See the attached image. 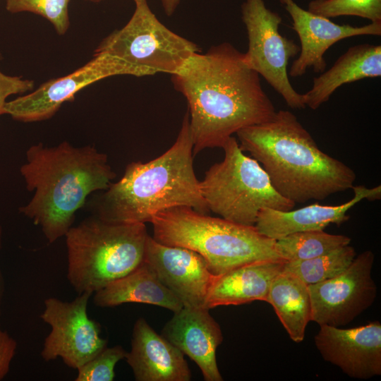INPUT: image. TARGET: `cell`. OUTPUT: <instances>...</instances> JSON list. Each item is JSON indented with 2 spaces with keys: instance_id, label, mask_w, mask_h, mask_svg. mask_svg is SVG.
<instances>
[{
  "instance_id": "cell-1",
  "label": "cell",
  "mask_w": 381,
  "mask_h": 381,
  "mask_svg": "<svg viewBox=\"0 0 381 381\" xmlns=\"http://www.w3.org/2000/svg\"><path fill=\"white\" fill-rule=\"evenodd\" d=\"M171 75L174 87L188 102L193 155L222 147L233 134L270 120L276 112L260 75L229 42L194 53Z\"/></svg>"
},
{
  "instance_id": "cell-2",
  "label": "cell",
  "mask_w": 381,
  "mask_h": 381,
  "mask_svg": "<svg viewBox=\"0 0 381 381\" xmlns=\"http://www.w3.org/2000/svg\"><path fill=\"white\" fill-rule=\"evenodd\" d=\"M236 135L241 149L261 164L277 192L294 203L322 200L353 186L354 171L321 150L290 111H276Z\"/></svg>"
},
{
  "instance_id": "cell-3",
  "label": "cell",
  "mask_w": 381,
  "mask_h": 381,
  "mask_svg": "<svg viewBox=\"0 0 381 381\" xmlns=\"http://www.w3.org/2000/svg\"><path fill=\"white\" fill-rule=\"evenodd\" d=\"M20 173L33 196L19 212L41 228L49 243L64 236L87 197L107 189L116 177L107 155L67 141L31 145Z\"/></svg>"
},
{
  "instance_id": "cell-4",
  "label": "cell",
  "mask_w": 381,
  "mask_h": 381,
  "mask_svg": "<svg viewBox=\"0 0 381 381\" xmlns=\"http://www.w3.org/2000/svg\"><path fill=\"white\" fill-rule=\"evenodd\" d=\"M92 203L95 215L120 222L145 224L157 213L178 206L209 213L193 169L188 111L169 149L149 162L128 164L123 176Z\"/></svg>"
},
{
  "instance_id": "cell-5",
  "label": "cell",
  "mask_w": 381,
  "mask_h": 381,
  "mask_svg": "<svg viewBox=\"0 0 381 381\" xmlns=\"http://www.w3.org/2000/svg\"><path fill=\"white\" fill-rule=\"evenodd\" d=\"M150 222L155 240L197 252L214 276L259 260L285 262L277 251L275 240L260 234L255 226L211 217L190 207L165 210Z\"/></svg>"
},
{
  "instance_id": "cell-6",
  "label": "cell",
  "mask_w": 381,
  "mask_h": 381,
  "mask_svg": "<svg viewBox=\"0 0 381 381\" xmlns=\"http://www.w3.org/2000/svg\"><path fill=\"white\" fill-rule=\"evenodd\" d=\"M145 223L120 222L95 214L65 234L67 279L80 294H94L136 269L148 236Z\"/></svg>"
},
{
  "instance_id": "cell-7",
  "label": "cell",
  "mask_w": 381,
  "mask_h": 381,
  "mask_svg": "<svg viewBox=\"0 0 381 381\" xmlns=\"http://www.w3.org/2000/svg\"><path fill=\"white\" fill-rule=\"evenodd\" d=\"M224 157L206 171L200 190L210 210L226 220L255 226L262 208L292 210L296 203L273 188L260 163L243 153L231 136L222 145Z\"/></svg>"
},
{
  "instance_id": "cell-8",
  "label": "cell",
  "mask_w": 381,
  "mask_h": 381,
  "mask_svg": "<svg viewBox=\"0 0 381 381\" xmlns=\"http://www.w3.org/2000/svg\"><path fill=\"white\" fill-rule=\"evenodd\" d=\"M128 22L104 37L95 53H106L131 67L136 77L157 73L173 74L192 54L200 52L194 42L177 35L156 17L147 0H133Z\"/></svg>"
},
{
  "instance_id": "cell-9",
  "label": "cell",
  "mask_w": 381,
  "mask_h": 381,
  "mask_svg": "<svg viewBox=\"0 0 381 381\" xmlns=\"http://www.w3.org/2000/svg\"><path fill=\"white\" fill-rule=\"evenodd\" d=\"M241 19L248 40L244 53L248 66L263 77L290 108H306L303 94L295 90L288 73L289 60L299 54L300 47L279 33L281 16L269 9L264 0H245Z\"/></svg>"
},
{
  "instance_id": "cell-10",
  "label": "cell",
  "mask_w": 381,
  "mask_h": 381,
  "mask_svg": "<svg viewBox=\"0 0 381 381\" xmlns=\"http://www.w3.org/2000/svg\"><path fill=\"white\" fill-rule=\"evenodd\" d=\"M92 295L84 292L71 302L54 297L45 299L40 317L51 332L41 351L44 361L60 357L68 367L77 370L107 346V340L100 336V325L87 313Z\"/></svg>"
},
{
  "instance_id": "cell-11",
  "label": "cell",
  "mask_w": 381,
  "mask_h": 381,
  "mask_svg": "<svg viewBox=\"0 0 381 381\" xmlns=\"http://www.w3.org/2000/svg\"><path fill=\"white\" fill-rule=\"evenodd\" d=\"M375 255L365 250L356 255L349 267L329 279L308 285L311 321L320 325L341 327L370 307L377 296L372 277Z\"/></svg>"
},
{
  "instance_id": "cell-12",
  "label": "cell",
  "mask_w": 381,
  "mask_h": 381,
  "mask_svg": "<svg viewBox=\"0 0 381 381\" xmlns=\"http://www.w3.org/2000/svg\"><path fill=\"white\" fill-rule=\"evenodd\" d=\"M119 75L135 76V73L128 65L108 54L95 53L92 59L71 73L49 80L31 92L7 101L4 114L25 123L47 120L80 90Z\"/></svg>"
},
{
  "instance_id": "cell-13",
  "label": "cell",
  "mask_w": 381,
  "mask_h": 381,
  "mask_svg": "<svg viewBox=\"0 0 381 381\" xmlns=\"http://www.w3.org/2000/svg\"><path fill=\"white\" fill-rule=\"evenodd\" d=\"M143 261L183 307L205 308L214 275L199 253L160 243L148 235Z\"/></svg>"
},
{
  "instance_id": "cell-14",
  "label": "cell",
  "mask_w": 381,
  "mask_h": 381,
  "mask_svg": "<svg viewBox=\"0 0 381 381\" xmlns=\"http://www.w3.org/2000/svg\"><path fill=\"white\" fill-rule=\"evenodd\" d=\"M314 337L325 361L351 378L368 380L381 375V323L341 328L320 325Z\"/></svg>"
},
{
  "instance_id": "cell-15",
  "label": "cell",
  "mask_w": 381,
  "mask_h": 381,
  "mask_svg": "<svg viewBox=\"0 0 381 381\" xmlns=\"http://www.w3.org/2000/svg\"><path fill=\"white\" fill-rule=\"evenodd\" d=\"M292 20V28L301 42L298 57L288 72L289 76L301 77L312 68L315 73L326 68L324 54L337 42L360 35H381V21L363 26L339 25L329 18L314 14L299 6L294 0H278Z\"/></svg>"
},
{
  "instance_id": "cell-16",
  "label": "cell",
  "mask_w": 381,
  "mask_h": 381,
  "mask_svg": "<svg viewBox=\"0 0 381 381\" xmlns=\"http://www.w3.org/2000/svg\"><path fill=\"white\" fill-rule=\"evenodd\" d=\"M161 334L198 365L205 381L223 380L216 359L223 334L209 309L183 307L174 313Z\"/></svg>"
},
{
  "instance_id": "cell-17",
  "label": "cell",
  "mask_w": 381,
  "mask_h": 381,
  "mask_svg": "<svg viewBox=\"0 0 381 381\" xmlns=\"http://www.w3.org/2000/svg\"><path fill=\"white\" fill-rule=\"evenodd\" d=\"M126 361L137 381H189L191 372L184 354L143 318L133 326Z\"/></svg>"
},
{
  "instance_id": "cell-18",
  "label": "cell",
  "mask_w": 381,
  "mask_h": 381,
  "mask_svg": "<svg viewBox=\"0 0 381 381\" xmlns=\"http://www.w3.org/2000/svg\"><path fill=\"white\" fill-rule=\"evenodd\" d=\"M351 188L353 198L339 205L314 203L288 211L262 208L258 214L255 226L260 234L274 240L296 232L324 230L331 224L339 226L346 222L349 218L347 212L363 199L373 201L381 198V186L367 188L360 185Z\"/></svg>"
},
{
  "instance_id": "cell-19",
  "label": "cell",
  "mask_w": 381,
  "mask_h": 381,
  "mask_svg": "<svg viewBox=\"0 0 381 381\" xmlns=\"http://www.w3.org/2000/svg\"><path fill=\"white\" fill-rule=\"evenodd\" d=\"M285 262L259 260L214 276L205 303L207 309L267 301L272 281Z\"/></svg>"
},
{
  "instance_id": "cell-20",
  "label": "cell",
  "mask_w": 381,
  "mask_h": 381,
  "mask_svg": "<svg viewBox=\"0 0 381 381\" xmlns=\"http://www.w3.org/2000/svg\"><path fill=\"white\" fill-rule=\"evenodd\" d=\"M381 75V46L361 44L349 47L332 66L314 78L311 89L303 94L306 107L313 110L327 102L346 83Z\"/></svg>"
},
{
  "instance_id": "cell-21",
  "label": "cell",
  "mask_w": 381,
  "mask_h": 381,
  "mask_svg": "<svg viewBox=\"0 0 381 381\" xmlns=\"http://www.w3.org/2000/svg\"><path fill=\"white\" fill-rule=\"evenodd\" d=\"M94 294V304L103 308L138 303L157 306L175 313L183 307L144 261L129 274Z\"/></svg>"
},
{
  "instance_id": "cell-22",
  "label": "cell",
  "mask_w": 381,
  "mask_h": 381,
  "mask_svg": "<svg viewBox=\"0 0 381 381\" xmlns=\"http://www.w3.org/2000/svg\"><path fill=\"white\" fill-rule=\"evenodd\" d=\"M274 308L290 339L301 342L311 321L308 286L293 274L282 271L270 286L267 301Z\"/></svg>"
},
{
  "instance_id": "cell-23",
  "label": "cell",
  "mask_w": 381,
  "mask_h": 381,
  "mask_svg": "<svg viewBox=\"0 0 381 381\" xmlns=\"http://www.w3.org/2000/svg\"><path fill=\"white\" fill-rule=\"evenodd\" d=\"M351 238L323 230L296 232L275 240L278 254L285 262L311 259L351 243Z\"/></svg>"
},
{
  "instance_id": "cell-24",
  "label": "cell",
  "mask_w": 381,
  "mask_h": 381,
  "mask_svg": "<svg viewBox=\"0 0 381 381\" xmlns=\"http://www.w3.org/2000/svg\"><path fill=\"white\" fill-rule=\"evenodd\" d=\"M356 256L353 247L347 245L311 259L285 262L283 270L308 286L339 274L349 267Z\"/></svg>"
},
{
  "instance_id": "cell-25",
  "label": "cell",
  "mask_w": 381,
  "mask_h": 381,
  "mask_svg": "<svg viewBox=\"0 0 381 381\" xmlns=\"http://www.w3.org/2000/svg\"><path fill=\"white\" fill-rule=\"evenodd\" d=\"M307 10L327 18L353 16L381 21V0H312Z\"/></svg>"
},
{
  "instance_id": "cell-26",
  "label": "cell",
  "mask_w": 381,
  "mask_h": 381,
  "mask_svg": "<svg viewBox=\"0 0 381 381\" xmlns=\"http://www.w3.org/2000/svg\"><path fill=\"white\" fill-rule=\"evenodd\" d=\"M71 0H6V8L12 13H32L49 20L59 35H64L70 25Z\"/></svg>"
},
{
  "instance_id": "cell-27",
  "label": "cell",
  "mask_w": 381,
  "mask_h": 381,
  "mask_svg": "<svg viewBox=\"0 0 381 381\" xmlns=\"http://www.w3.org/2000/svg\"><path fill=\"white\" fill-rule=\"evenodd\" d=\"M127 352L119 345L106 346L79 367L75 381H112L116 363L126 358Z\"/></svg>"
},
{
  "instance_id": "cell-28",
  "label": "cell",
  "mask_w": 381,
  "mask_h": 381,
  "mask_svg": "<svg viewBox=\"0 0 381 381\" xmlns=\"http://www.w3.org/2000/svg\"><path fill=\"white\" fill-rule=\"evenodd\" d=\"M34 86L33 80L23 79L21 76L6 75L0 69V116L4 114V106L9 96L26 93L32 90Z\"/></svg>"
},
{
  "instance_id": "cell-29",
  "label": "cell",
  "mask_w": 381,
  "mask_h": 381,
  "mask_svg": "<svg viewBox=\"0 0 381 381\" xmlns=\"http://www.w3.org/2000/svg\"><path fill=\"white\" fill-rule=\"evenodd\" d=\"M16 349V340L0 326V380L8 374Z\"/></svg>"
},
{
  "instance_id": "cell-30",
  "label": "cell",
  "mask_w": 381,
  "mask_h": 381,
  "mask_svg": "<svg viewBox=\"0 0 381 381\" xmlns=\"http://www.w3.org/2000/svg\"><path fill=\"white\" fill-rule=\"evenodd\" d=\"M167 16L173 15L179 5L181 0H159Z\"/></svg>"
},
{
  "instance_id": "cell-31",
  "label": "cell",
  "mask_w": 381,
  "mask_h": 381,
  "mask_svg": "<svg viewBox=\"0 0 381 381\" xmlns=\"http://www.w3.org/2000/svg\"><path fill=\"white\" fill-rule=\"evenodd\" d=\"M1 243H2V227L0 225V250L1 248ZM4 294V277H3L1 270L0 268V316L1 313V305H2Z\"/></svg>"
},
{
  "instance_id": "cell-32",
  "label": "cell",
  "mask_w": 381,
  "mask_h": 381,
  "mask_svg": "<svg viewBox=\"0 0 381 381\" xmlns=\"http://www.w3.org/2000/svg\"><path fill=\"white\" fill-rule=\"evenodd\" d=\"M86 1H93V2H99V1H104V0H86Z\"/></svg>"
}]
</instances>
